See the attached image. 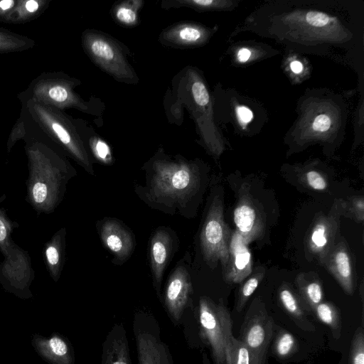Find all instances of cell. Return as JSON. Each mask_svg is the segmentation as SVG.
<instances>
[{
    "label": "cell",
    "mask_w": 364,
    "mask_h": 364,
    "mask_svg": "<svg viewBox=\"0 0 364 364\" xmlns=\"http://www.w3.org/2000/svg\"><path fill=\"white\" fill-rule=\"evenodd\" d=\"M219 27L207 26L193 21H181L164 28L159 36V42L166 46L189 48L207 44Z\"/></svg>",
    "instance_id": "16"
},
{
    "label": "cell",
    "mask_w": 364,
    "mask_h": 364,
    "mask_svg": "<svg viewBox=\"0 0 364 364\" xmlns=\"http://www.w3.org/2000/svg\"><path fill=\"white\" fill-rule=\"evenodd\" d=\"M282 69L289 80L299 85L309 79L311 69L308 60L303 55L286 50L282 60Z\"/></svg>",
    "instance_id": "32"
},
{
    "label": "cell",
    "mask_w": 364,
    "mask_h": 364,
    "mask_svg": "<svg viewBox=\"0 0 364 364\" xmlns=\"http://www.w3.org/2000/svg\"><path fill=\"white\" fill-rule=\"evenodd\" d=\"M279 53L273 46L254 40L232 42L225 51L230 65L235 67L249 66Z\"/></svg>",
    "instance_id": "20"
},
{
    "label": "cell",
    "mask_w": 364,
    "mask_h": 364,
    "mask_svg": "<svg viewBox=\"0 0 364 364\" xmlns=\"http://www.w3.org/2000/svg\"><path fill=\"white\" fill-rule=\"evenodd\" d=\"M166 103L167 116L185 107L195 122L202 145L215 159L221 156L227 141L215 120L212 92L198 68L188 66L178 73Z\"/></svg>",
    "instance_id": "4"
},
{
    "label": "cell",
    "mask_w": 364,
    "mask_h": 364,
    "mask_svg": "<svg viewBox=\"0 0 364 364\" xmlns=\"http://www.w3.org/2000/svg\"><path fill=\"white\" fill-rule=\"evenodd\" d=\"M34 40L0 27V53L21 52L35 46Z\"/></svg>",
    "instance_id": "34"
},
{
    "label": "cell",
    "mask_w": 364,
    "mask_h": 364,
    "mask_svg": "<svg viewBox=\"0 0 364 364\" xmlns=\"http://www.w3.org/2000/svg\"><path fill=\"white\" fill-rule=\"evenodd\" d=\"M242 33L301 55L334 57L341 50L345 63L358 74L363 70V0L265 1L235 27L229 41Z\"/></svg>",
    "instance_id": "1"
},
{
    "label": "cell",
    "mask_w": 364,
    "mask_h": 364,
    "mask_svg": "<svg viewBox=\"0 0 364 364\" xmlns=\"http://www.w3.org/2000/svg\"><path fill=\"white\" fill-rule=\"evenodd\" d=\"M14 225L5 218H0V251L4 260L0 264V283L5 291L21 299L33 296L30 285L34 278L28 253L12 240Z\"/></svg>",
    "instance_id": "10"
},
{
    "label": "cell",
    "mask_w": 364,
    "mask_h": 364,
    "mask_svg": "<svg viewBox=\"0 0 364 364\" xmlns=\"http://www.w3.org/2000/svg\"><path fill=\"white\" fill-rule=\"evenodd\" d=\"M81 41L90 59L115 80L129 85L139 82L128 60L129 49L117 39L100 31L86 29Z\"/></svg>",
    "instance_id": "9"
},
{
    "label": "cell",
    "mask_w": 364,
    "mask_h": 364,
    "mask_svg": "<svg viewBox=\"0 0 364 364\" xmlns=\"http://www.w3.org/2000/svg\"><path fill=\"white\" fill-rule=\"evenodd\" d=\"M274 326V320L263 301L255 299L244 317L238 339L248 350L250 364H265Z\"/></svg>",
    "instance_id": "11"
},
{
    "label": "cell",
    "mask_w": 364,
    "mask_h": 364,
    "mask_svg": "<svg viewBox=\"0 0 364 364\" xmlns=\"http://www.w3.org/2000/svg\"><path fill=\"white\" fill-rule=\"evenodd\" d=\"M31 344L39 356L49 364H74L75 355L69 341L58 333L48 338L34 333Z\"/></svg>",
    "instance_id": "21"
},
{
    "label": "cell",
    "mask_w": 364,
    "mask_h": 364,
    "mask_svg": "<svg viewBox=\"0 0 364 364\" xmlns=\"http://www.w3.org/2000/svg\"><path fill=\"white\" fill-rule=\"evenodd\" d=\"M303 178L304 182L314 190L323 191L328 187V182L324 175L316 169L305 170Z\"/></svg>",
    "instance_id": "42"
},
{
    "label": "cell",
    "mask_w": 364,
    "mask_h": 364,
    "mask_svg": "<svg viewBox=\"0 0 364 364\" xmlns=\"http://www.w3.org/2000/svg\"><path fill=\"white\" fill-rule=\"evenodd\" d=\"M298 294L306 309L311 311L323 301V291L321 280L314 273H302L296 278Z\"/></svg>",
    "instance_id": "28"
},
{
    "label": "cell",
    "mask_w": 364,
    "mask_h": 364,
    "mask_svg": "<svg viewBox=\"0 0 364 364\" xmlns=\"http://www.w3.org/2000/svg\"><path fill=\"white\" fill-rule=\"evenodd\" d=\"M350 364H364V334L359 327L351 341L349 355Z\"/></svg>",
    "instance_id": "40"
},
{
    "label": "cell",
    "mask_w": 364,
    "mask_h": 364,
    "mask_svg": "<svg viewBox=\"0 0 364 364\" xmlns=\"http://www.w3.org/2000/svg\"><path fill=\"white\" fill-rule=\"evenodd\" d=\"M90 148L95 157L105 164L112 163V155L108 144L98 136L89 139Z\"/></svg>",
    "instance_id": "41"
},
{
    "label": "cell",
    "mask_w": 364,
    "mask_h": 364,
    "mask_svg": "<svg viewBox=\"0 0 364 364\" xmlns=\"http://www.w3.org/2000/svg\"><path fill=\"white\" fill-rule=\"evenodd\" d=\"M348 92L326 87L305 90L296 102V117L284 136L289 154L314 144L331 151L342 143L349 114Z\"/></svg>",
    "instance_id": "2"
},
{
    "label": "cell",
    "mask_w": 364,
    "mask_h": 364,
    "mask_svg": "<svg viewBox=\"0 0 364 364\" xmlns=\"http://www.w3.org/2000/svg\"><path fill=\"white\" fill-rule=\"evenodd\" d=\"M232 321L229 311L224 321L225 364H250V355L245 345L232 333Z\"/></svg>",
    "instance_id": "31"
},
{
    "label": "cell",
    "mask_w": 364,
    "mask_h": 364,
    "mask_svg": "<svg viewBox=\"0 0 364 364\" xmlns=\"http://www.w3.org/2000/svg\"><path fill=\"white\" fill-rule=\"evenodd\" d=\"M323 264L348 294L354 292V270L351 255L343 242L335 244Z\"/></svg>",
    "instance_id": "23"
},
{
    "label": "cell",
    "mask_w": 364,
    "mask_h": 364,
    "mask_svg": "<svg viewBox=\"0 0 364 364\" xmlns=\"http://www.w3.org/2000/svg\"><path fill=\"white\" fill-rule=\"evenodd\" d=\"M138 364H173L168 346L161 338L156 318L145 311L134 314L133 321Z\"/></svg>",
    "instance_id": "13"
},
{
    "label": "cell",
    "mask_w": 364,
    "mask_h": 364,
    "mask_svg": "<svg viewBox=\"0 0 364 364\" xmlns=\"http://www.w3.org/2000/svg\"><path fill=\"white\" fill-rule=\"evenodd\" d=\"M193 293L190 276L183 266L171 274L165 289L164 306L173 321L178 323L191 302Z\"/></svg>",
    "instance_id": "18"
},
{
    "label": "cell",
    "mask_w": 364,
    "mask_h": 364,
    "mask_svg": "<svg viewBox=\"0 0 364 364\" xmlns=\"http://www.w3.org/2000/svg\"><path fill=\"white\" fill-rule=\"evenodd\" d=\"M228 311L223 301L216 304L206 296L200 298V331L202 338L210 348L215 364H225L224 321Z\"/></svg>",
    "instance_id": "14"
},
{
    "label": "cell",
    "mask_w": 364,
    "mask_h": 364,
    "mask_svg": "<svg viewBox=\"0 0 364 364\" xmlns=\"http://www.w3.org/2000/svg\"><path fill=\"white\" fill-rule=\"evenodd\" d=\"M248 245L237 231L232 232L228 259L223 270V278L226 282L241 283L252 272V255Z\"/></svg>",
    "instance_id": "19"
},
{
    "label": "cell",
    "mask_w": 364,
    "mask_h": 364,
    "mask_svg": "<svg viewBox=\"0 0 364 364\" xmlns=\"http://www.w3.org/2000/svg\"><path fill=\"white\" fill-rule=\"evenodd\" d=\"M338 205L341 214L349 213L348 217L357 222H363L364 218V200L362 196L350 198L348 201H340Z\"/></svg>",
    "instance_id": "38"
},
{
    "label": "cell",
    "mask_w": 364,
    "mask_h": 364,
    "mask_svg": "<svg viewBox=\"0 0 364 364\" xmlns=\"http://www.w3.org/2000/svg\"><path fill=\"white\" fill-rule=\"evenodd\" d=\"M296 340L291 333L282 330L274 340V352L279 358H287L296 350Z\"/></svg>",
    "instance_id": "37"
},
{
    "label": "cell",
    "mask_w": 364,
    "mask_h": 364,
    "mask_svg": "<svg viewBox=\"0 0 364 364\" xmlns=\"http://www.w3.org/2000/svg\"><path fill=\"white\" fill-rule=\"evenodd\" d=\"M313 311L319 321L331 328L333 337L336 339L339 338L341 333V321L336 306L332 303L322 301L315 307Z\"/></svg>",
    "instance_id": "35"
},
{
    "label": "cell",
    "mask_w": 364,
    "mask_h": 364,
    "mask_svg": "<svg viewBox=\"0 0 364 364\" xmlns=\"http://www.w3.org/2000/svg\"><path fill=\"white\" fill-rule=\"evenodd\" d=\"M21 117L43 134L63 153L68 154L87 172L94 174L89 156L75 119L64 111L33 100L21 103Z\"/></svg>",
    "instance_id": "6"
},
{
    "label": "cell",
    "mask_w": 364,
    "mask_h": 364,
    "mask_svg": "<svg viewBox=\"0 0 364 364\" xmlns=\"http://www.w3.org/2000/svg\"><path fill=\"white\" fill-rule=\"evenodd\" d=\"M100 233L105 246L119 261H126L132 255L134 241L132 233L119 221L113 219L104 220Z\"/></svg>",
    "instance_id": "22"
},
{
    "label": "cell",
    "mask_w": 364,
    "mask_h": 364,
    "mask_svg": "<svg viewBox=\"0 0 364 364\" xmlns=\"http://www.w3.org/2000/svg\"><path fill=\"white\" fill-rule=\"evenodd\" d=\"M147 166L146 199L157 207L183 210L199 191L201 174L196 161L171 157L159 149Z\"/></svg>",
    "instance_id": "5"
},
{
    "label": "cell",
    "mask_w": 364,
    "mask_h": 364,
    "mask_svg": "<svg viewBox=\"0 0 364 364\" xmlns=\"http://www.w3.org/2000/svg\"><path fill=\"white\" fill-rule=\"evenodd\" d=\"M216 124H231L233 132L242 136L259 134L268 121L267 110L252 97L232 88L218 85L212 92Z\"/></svg>",
    "instance_id": "7"
},
{
    "label": "cell",
    "mask_w": 364,
    "mask_h": 364,
    "mask_svg": "<svg viewBox=\"0 0 364 364\" xmlns=\"http://www.w3.org/2000/svg\"><path fill=\"white\" fill-rule=\"evenodd\" d=\"M101 364H132L129 342L122 323H115L103 344Z\"/></svg>",
    "instance_id": "24"
},
{
    "label": "cell",
    "mask_w": 364,
    "mask_h": 364,
    "mask_svg": "<svg viewBox=\"0 0 364 364\" xmlns=\"http://www.w3.org/2000/svg\"><path fill=\"white\" fill-rule=\"evenodd\" d=\"M233 221L237 231L245 240L250 242L261 238L265 229V219L255 200L242 189L233 211Z\"/></svg>",
    "instance_id": "17"
},
{
    "label": "cell",
    "mask_w": 364,
    "mask_h": 364,
    "mask_svg": "<svg viewBox=\"0 0 364 364\" xmlns=\"http://www.w3.org/2000/svg\"><path fill=\"white\" fill-rule=\"evenodd\" d=\"M23 124L28 167L26 200L38 214H49L62 200L75 171L57 146L36 129L38 132H29Z\"/></svg>",
    "instance_id": "3"
},
{
    "label": "cell",
    "mask_w": 364,
    "mask_h": 364,
    "mask_svg": "<svg viewBox=\"0 0 364 364\" xmlns=\"http://www.w3.org/2000/svg\"><path fill=\"white\" fill-rule=\"evenodd\" d=\"M278 299L282 308L300 328L306 331L315 330V326L307 317V309L303 301L291 286L286 283L280 286Z\"/></svg>",
    "instance_id": "26"
},
{
    "label": "cell",
    "mask_w": 364,
    "mask_h": 364,
    "mask_svg": "<svg viewBox=\"0 0 364 364\" xmlns=\"http://www.w3.org/2000/svg\"><path fill=\"white\" fill-rule=\"evenodd\" d=\"M50 0H16L3 23L20 24L38 18L48 7Z\"/></svg>",
    "instance_id": "29"
},
{
    "label": "cell",
    "mask_w": 364,
    "mask_h": 364,
    "mask_svg": "<svg viewBox=\"0 0 364 364\" xmlns=\"http://www.w3.org/2000/svg\"><path fill=\"white\" fill-rule=\"evenodd\" d=\"M341 215L338 202L336 201L328 214H321L314 220L306 237V252L321 264H323L336 244Z\"/></svg>",
    "instance_id": "15"
},
{
    "label": "cell",
    "mask_w": 364,
    "mask_h": 364,
    "mask_svg": "<svg viewBox=\"0 0 364 364\" xmlns=\"http://www.w3.org/2000/svg\"><path fill=\"white\" fill-rule=\"evenodd\" d=\"M354 140L353 148L363 141L364 136V97L360 93V100L354 112L353 117Z\"/></svg>",
    "instance_id": "39"
},
{
    "label": "cell",
    "mask_w": 364,
    "mask_h": 364,
    "mask_svg": "<svg viewBox=\"0 0 364 364\" xmlns=\"http://www.w3.org/2000/svg\"><path fill=\"white\" fill-rule=\"evenodd\" d=\"M65 230H59L45 245L43 255L46 268L55 282L61 274L64 261Z\"/></svg>",
    "instance_id": "27"
},
{
    "label": "cell",
    "mask_w": 364,
    "mask_h": 364,
    "mask_svg": "<svg viewBox=\"0 0 364 364\" xmlns=\"http://www.w3.org/2000/svg\"><path fill=\"white\" fill-rule=\"evenodd\" d=\"M265 274L263 267L259 266L251 273L249 278L240 287L236 300L235 309L240 312L245 307L250 297L257 288Z\"/></svg>",
    "instance_id": "36"
},
{
    "label": "cell",
    "mask_w": 364,
    "mask_h": 364,
    "mask_svg": "<svg viewBox=\"0 0 364 364\" xmlns=\"http://www.w3.org/2000/svg\"><path fill=\"white\" fill-rule=\"evenodd\" d=\"M238 0H166L161 2L165 9L186 7L198 12L232 11L239 6Z\"/></svg>",
    "instance_id": "30"
},
{
    "label": "cell",
    "mask_w": 364,
    "mask_h": 364,
    "mask_svg": "<svg viewBox=\"0 0 364 364\" xmlns=\"http://www.w3.org/2000/svg\"><path fill=\"white\" fill-rule=\"evenodd\" d=\"M172 239L165 230H158L154 234L150 245L151 267L154 286L160 296L163 274L171 251Z\"/></svg>",
    "instance_id": "25"
},
{
    "label": "cell",
    "mask_w": 364,
    "mask_h": 364,
    "mask_svg": "<svg viewBox=\"0 0 364 364\" xmlns=\"http://www.w3.org/2000/svg\"><path fill=\"white\" fill-rule=\"evenodd\" d=\"M80 80L62 72L43 73L33 79L28 87L18 95L21 103L33 100L64 111L75 109L94 114L90 102L82 99L75 88Z\"/></svg>",
    "instance_id": "8"
},
{
    "label": "cell",
    "mask_w": 364,
    "mask_h": 364,
    "mask_svg": "<svg viewBox=\"0 0 364 364\" xmlns=\"http://www.w3.org/2000/svg\"><path fill=\"white\" fill-rule=\"evenodd\" d=\"M232 232L224 220L223 203L220 198L215 197L200 233L203 256L210 267L220 262L223 270L225 268Z\"/></svg>",
    "instance_id": "12"
},
{
    "label": "cell",
    "mask_w": 364,
    "mask_h": 364,
    "mask_svg": "<svg viewBox=\"0 0 364 364\" xmlns=\"http://www.w3.org/2000/svg\"><path fill=\"white\" fill-rule=\"evenodd\" d=\"M144 4L141 0H127L115 3L111 13L117 23L124 26H134L139 23V11Z\"/></svg>",
    "instance_id": "33"
}]
</instances>
